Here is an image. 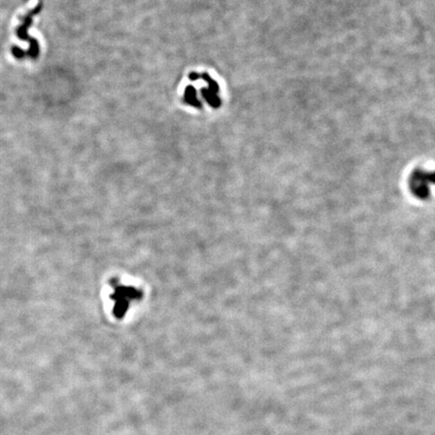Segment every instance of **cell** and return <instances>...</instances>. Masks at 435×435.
Masks as SVG:
<instances>
[{"mask_svg":"<svg viewBox=\"0 0 435 435\" xmlns=\"http://www.w3.org/2000/svg\"><path fill=\"white\" fill-rule=\"evenodd\" d=\"M432 186H435V172L417 170L411 174L409 187L413 195L417 199H428L430 196Z\"/></svg>","mask_w":435,"mask_h":435,"instance_id":"obj_1","label":"cell"},{"mask_svg":"<svg viewBox=\"0 0 435 435\" xmlns=\"http://www.w3.org/2000/svg\"><path fill=\"white\" fill-rule=\"evenodd\" d=\"M42 2H39L37 4L36 7H34L33 9H31L27 14H25L21 19L22 22L21 24L17 27L16 29V34L19 38H21L23 42H27L29 44V49L28 51H24V57L25 56H29L30 59H36L39 55V47H38V43L36 42V39L30 37L27 33V28L32 24V20L33 17L41 12L42 10Z\"/></svg>","mask_w":435,"mask_h":435,"instance_id":"obj_2","label":"cell"}]
</instances>
